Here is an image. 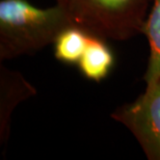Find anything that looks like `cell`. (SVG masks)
I'll return each mask as SVG.
<instances>
[{"instance_id": "6da1fadb", "label": "cell", "mask_w": 160, "mask_h": 160, "mask_svg": "<svg viewBox=\"0 0 160 160\" xmlns=\"http://www.w3.org/2000/svg\"><path fill=\"white\" fill-rule=\"evenodd\" d=\"M74 24L59 3L42 8L27 0L0 1V60L33 54Z\"/></svg>"}, {"instance_id": "7a4b0ae2", "label": "cell", "mask_w": 160, "mask_h": 160, "mask_svg": "<svg viewBox=\"0 0 160 160\" xmlns=\"http://www.w3.org/2000/svg\"><path fill=\"white\" fill-rule=\"evenodd\" d=\"M152 0H57L73 23L105 40L126 41L142 33Z\"/></svg>"}, {"instance_id": "3957f363", "label": "cell", "mask_w": 160, "mask_h": 160, "mask_svg": "<svg viewBox=\"0 0 160 160\" xmlns=\"http://www.w3.org/2000/svg\"><path fill=\"white\" fill-rule=\"evenodd\" d=\"M111 118L133 134L149 160H160V79L146 84L135 100L118 107Z\"/></svg>"}, {"instance_id": "277c9868", "label": "cell", "mask_w": 160, "mask_h": 160, "mask_svg": "<svg viewBox=\"0 0 160 160\" xmlns=\"http://www.w3.org/2000/svg\"><path fill=\"white\" fill-rule=\"evenodd\" d=\"M116 57L107 40L91 33L84 53L77 63L79 72L91 81L100 82L112 71Z\"/></svg>"}, {"instance_id": "5b68a950", "label": "cell", "mask_w": 160, "mask_h": 160, "mask_svg": "<svg viewBox=\"0 0 160 160\" xmlns=\"http://www.w3.org/2000/svg\"><path fill=\"white\" fill-rule=\"evenodd\" d=\"M91 32L78 25L63 28L53 42V52L58 62L69 66H77L88 46Z\"/></svg>"}, {"instance_id": "8992f818", "label": "cell", "mask_w": 160, "mask_h": 160, "mask_svg": "<svg viewBox=\"0 0 160 160\" xmlns=\"http://www.w3.org/2000/svg\"><path fill=\"white\" fill-rule=\"evenodd\" d=\"M142 33L150 46V57L143 77L148 84L160 79V0H152Z\"/></svg>"}, {"instance_id": "52a82bcc", "label": "cell", "mask_w": 160, "mask_h": 160, "mask_svg": "<svg viewBox=\"0 0 160 160\" xmlns=\"http://www.w3.org/2000/svg\"><path fill=\"white\" fill-rule=\"evenodd\" d=\"M55 1H57V0H55Z\"/></svg>"}]
</instances>
